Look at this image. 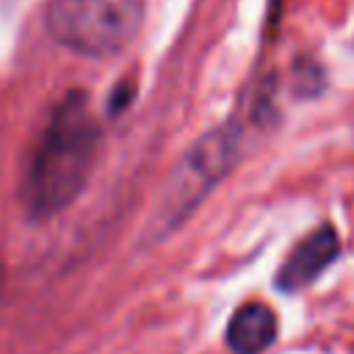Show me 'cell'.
<instances>
[{
  "instance_id": "2",
  "label": "cell",
  "mask_w": 354,
  "mask_h": 354,
  "mask_svg": "<svg viewBox=\"0 0 354 354\" xmlns=\"http://www.w3.org/2000/svg\"><path fill=\"white\" fill-rule=\"evenodd\" d=\"M144 22V0H53L47 30L58 44L80 55L105 58L122 53Z\"/></svg>"
},
{
  "instance_id": "4",
  "label": "cell",
  "mask_w": 354,
  "mask_h": 354,
  "mask_svg": "<svg viewBox=\"0 0 354 354\" xmlns=\"http://www.w3.org/2000/svg\"><path fill=\"white\" fill-rule=\"evenodd\" d=\"M337 252H340L337 232L332 227H318L282 263V268L277 271V288L285 293H296V290L307 288L337 257Z\"/></svg>"
},
{
  "instance_id": "3",
  "label": "cell",
  "mask_w": 354,
  "mask_h": 354,
  "mask_svg": "<svg viewBox=\"0 0 354 354\" xmlns=\"http://www.w3.org/2000/svg\"><path fill=\"white\" fill-rule=\"evenodd\" d=\"M238 155V133L235 127H218L207 136H202L180 160L174 169L171 183L166 185V205L163 216L169 224H180L183 216H188L196 202L205 199V194L230 171Z\"/></svg>"
},
{
  "instance_id": "5",
  "label": "cell",
  "mask_w": 354,
  "mask_h": 354,
  "mask_svg": "<svg viewBox=\"0 0 354 354\" xmlns=\"http://www.w3.org/2000/svg\"><path fill=\"white\" fill-rule=\"evenodd\" d=\"M277 315L263 301L241 304L227 324V346L235 354H260L277 340Z\"/></svg>"
},
{
  "instance_id": "1",
  "label": "cell",
  "mask_w": 354,
  "mask_h": 354,
  "mask_svg": "<svg viewBox=\"0 0 354 354\" xmlns=\"http://www.w3.org/2000/svg\"><path fill=\"white\" fill-rule=\"evenodd\" d=\"M100 149V127L83 91H69L33 144L22 174V202L36 218L64 210L86 185Z\"/></svg>"
}]
</instances>
